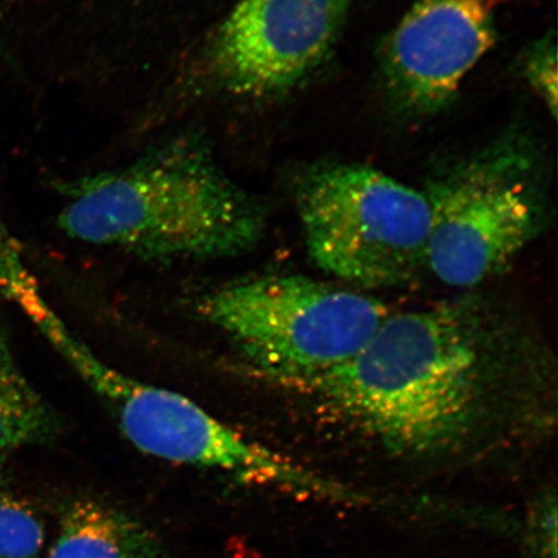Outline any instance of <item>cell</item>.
I'll list each match as a JSON object with an SVG mask.
<instances>
[{
    "instance_id": "obj_1",
    "label": "cell",
    "mask_w": 558,
    "mask_h": 558,
    "mask_svg": "<svg viewBox=\"0 0 558 558\" xmlns=\"http://www.w3.org/2000/svg\"><path fill=\"white\" fill-rule=\"evenodd\" d=\"M488 331L465 304L390 313L352 359L291 388L390 458L456 456L493 400L499 361Z\"/></svg>"
},
{
    "instance_id": "obj_2",
    "label": "cell",
    "mask_w": 558,
    "mask_h": 558,
    "mask_svg": "<svg viewBox=\"0 0 558 558\" xmlns=\"http://www.w3.org/2000/svg\"><path fill=\"white\" fill-rule=\"evenodd\" d=\"M58 218L70 239L145 260L228 259L268 228L259 197L229 177L198 132L167 137L134 162L60 183Z\"/></svg>"
},
{
    "instance_id": "obj_3",
    "label": "cell",
    "mask_w": 558,
    "mask_h": 558,
    "mask_svg": "<svg viewBox=\"0 0 558 558\" xmlns=\"http://www.w3.org/2000/svg\"><path fill=\"white\" fill-rule=\"evenodd\" d=\"M11 300L99 397L124 437L146 456L225 472L242 483L332 497L330 481L251 441L187 397L140 381L108 364L53 311L34 278L21 281Z\"/></svg>"
},
{
    "instance_id": "obj_4",
    "label": "cell",
    "mask_w": 558,
    "mask_h": 558,
    "mask_svg": "<svg viewBox=\"0 0 558 558\" xmlns=\"http://www.w3.org/2000/svg\"><path fill=\"white\" fill-rule=\"evenodd\" d=\"M195 311L257 372L289 387L343 365L392 313L360 291L279 274L222 283Z\"/></svg>"
},
{
    "instance_id": "obj_5",
    "label": "cell",
    "mask_w": 558,
    "mask_h": 558,
    "mask_svg": "<svg viewBox=\"0 0 558 558\" xmlns=\"http://www.w3.org/2000/svg\"><path fill=\"white\" fill-rule=\"evenodd\" d=\"M291 190L311 259L325 274L355 288L389 289L427 269L424 191L339 160L302 167Z\"/></svg>"
},
{
    "instance_id": "obj_6",
    "label": "cell",
    "mask_w": 558,
    "mask_h": 558,
    "mask_svg": "<svg viewBox=\"0 0 558 558\" xmlns=\"http://www.w3.org/2000/svg\"><path fill=\"white\" fill-rule=\"evenodd\" d=\"M424 193L430 206L427 269L451 288H476L498 275L548 218L546 167L522 135L457 160Z\"/></svg>"
},
{
    "instance_id": "obj_7",
    "label": "cell",
    "mask_w": 558,
    "mask_h": 558,
    "mask_svg": "<svg viewBox=\"0 0 558 558\" xmlns=\"http://www.w3.org/2000/svg\"><path fill=\"white\" fill-rule=\"evenodd\" d=\"M359 0H240L193 60L195 85L248 100L290 94L330 58Z\"/></svg>"
},
{
    "instance_id": "obj_8",
    "label": "cell",
    "mask_w": 558,
    "mask_h": 558,
    "mask_svg": "<svg viewBox=\"0 0 558 558\" xmlns=\"http://www.w3.org/2000/svg\"><path fill=\"white\" fill-rule=\"evenodd\" d=\"M506 0H416L379 52L384 89L411 118H427L456 100L465 76L498 40Z\"/></svg>"
},
{
    "instance_id": "obj_9",
    "label": "cell",
    "mask_w": 558,
    "mask_h": 558,
    "mask_svg": "<svg viewBox=\"0 0 558 558\" xmlns=\"http://www.w3.org/2000/svg\"><path fill=\"white\" fill-rule=\"evenodd\" d=\"M48 558H167L162 541L142 521L94 498L62 508L60 533Z\"/></svg>"
},
{
    "instance_id": "obj_10",
    "label": "cell",
    "mask_w": 558,
    "mask_h": 558,
    "mask_svg": "<svg viewBox=\"0 0 558 558\" xmlns=\"http://www.w3.org/2000/svg\"><path fill=\"white\" fill-rule=\"evenodd\" d=\"M60 430L58 415L21 372L0 333V462L13 451L51 444Z\"/></svg>"
},
{
    "instance_id": "obj_11",
    "label": "cell",
    "mask_w": 558,
    "mask_h": 558,
    "mask_svg": "<svg viewBox=\"0 0 558 558\" xmlns=\"http://www.w3.org/2000/svg\"><path fill=\"white\" fill-rule=\"evenodd\" d=\"M45 541L44 522L0 469V558H38Z\"/></svg>"
},
{
    "instance_id": "obj_12",
    "label": "cell",
    "mask_w": 558,
    "mask_h": 558,
    "mask_svg": "<svg viewBox=\"0 0 558 558\" xmlns=\"http://www.w3.org/2000/svg\"><path fill=\"white\" fill-rule=\"evenodd\" d=\"M521 73L530 88L557 116V48L556 34L549 32L527 47L521 59Z\"/></svg>"
},
{
    "instance_id": "obj_13",
    "label": "cell",
    "mask_w": 558,
    "mask_h": 558,
    "mask_svg": "<svg viewBox=\"0 0 558 558\" xmlns=\"http://www.w3.org/2000/svg\"><path fill=\"white\" fill-rule=\"evenodd\" d=\"M557 529L556 492L546 490L529 508L525 527L527 558H557Z\"/></svg>"
}]
</instances>
